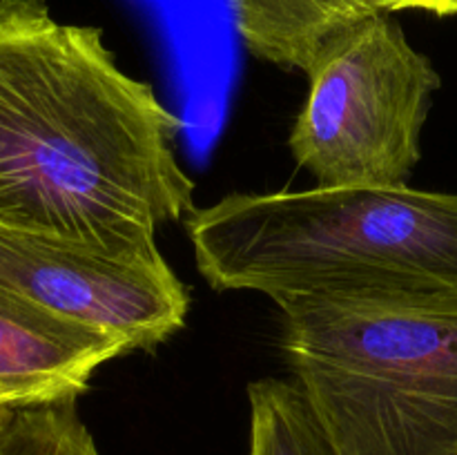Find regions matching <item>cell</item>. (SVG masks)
<instances>
[{"label":"cell","instance_id":"1","mask_svg":"<svg viewBox=\"0 0 457 455\" xmlns=\"http://www.w3.org/2000/svg\"><path fill=\"white\" fill-rule=\"evenodd\" d=\"M181 116L129 76L103 29L0 0V226L105 248L156 244L192 212Z\"/></svg>","mask_w":457,"mask_h":455},{"label":"cell","instance_id":"2","mask_svg":"<svg viewBox=\"0 0 457 455\" xmlns=\"http://www.w3.org/2000/svg\"><path fill=\"white\" fill-rule=\"evenodd\" d=\"M214 290L290 299L457 302V192H235L186 221Z\"/></svg>","mask_w":457,"mask_h":455},{"label":"cell","instance_id":"3","mask_svg":"<svg viewBox=\"0 0 457 455\" xmlns=\"http://www.w3.org/2000/svg\"><path fill=\"white\" fill-rule=\"evenodd\" d=\"M277 306L286 361L339 455H457V302Z\"/></svg>","mask_w":457,"mask_h":455},{"label":"cell","instance_id":"4","mask_svg":"<svg viewBox=\"0 0 457 455\" xmlns=\"http://www.w3.org/2000/svg\"><path fill=\"white\" fill-rule=\"evenodd\" d=\"M308 98L290 132L295 161L321 187L406 186L440 74L391 13L335 34L308 67Z\"/></svg>","mask_w":457,"mask_h":455},{"label":"cell","instance_id":"5","mask_svg":"<svg viewBox=\"0 0 457 455\" xmlns=\"http://www.w3.org/2000/svg\"><path fill=\"white\" fill-rule=\"evenodd\" d=\"M0 288L152 352L186 324L190 294L159 245L105 248L0 226Z\"/></svg>","mask_w":457,"mask_h":455},{"label":"cell","instance_id":"6","mask_svg":"<svg viewBox=\"0 0 457 455\" xmlns=\"http://www.w3.org/2000/svg\"><path fill=\"white\" fill-rule=\"evenodd\" d=\"M120 339L0 288V409L79 400Z\"/></svg>","mask_w":457,"mask_h":455},{"label":"cell","instance_id":"7","mask_svg":"<svg viewBox=\"0 0 457 455\" xmlns=\"http://www.w3.org/2000/svg\"><path fill=\"white\" fill-rule=\"evenodd\" d=\"M373 13H384L375 0H235L245 49L259 61L302 71L335 34Z\"/></svg>","mask_w":457,"mask_h":455},{"label":"cell","instance_id":"8","mask_svg":"<svg viewBox=\"0 0 457 455\" xmlns=\"http://www.w3.org/2000/svg\"><path fill=\"white\" fill-rule=\"evenodd\" d=\"M248 455H339L297 382L263 377L248 384Z\"/></svg>","mask_w":457,"mask_h":455},{"label":"cell","instance_id":"9","mask_svg":"<svg viewBox=\"0 0 457 455\" xmlns=\"http://www.w3.org/2000/svg\"><path fill=\"white\" fill-rule=\"evenodd\" d=\"M0 455H101L76 400L0 409Z\"/></svg>","mask_w":457,"mask_h":455},{"label":"cell","instance_id":"10","mask_svg":"<svg viewBox=\"0 0 457 455\" xmlns=\"http://www.w3.org/2000/svg\"><path fill=\"white\" fill-rule=\"evenodd\" d=\"M375 7L384 13L415 9V12H428L433 16H455L457 0H375Z\"/></svg>","mask_w":457,"mask_h":455}]
</instances>
